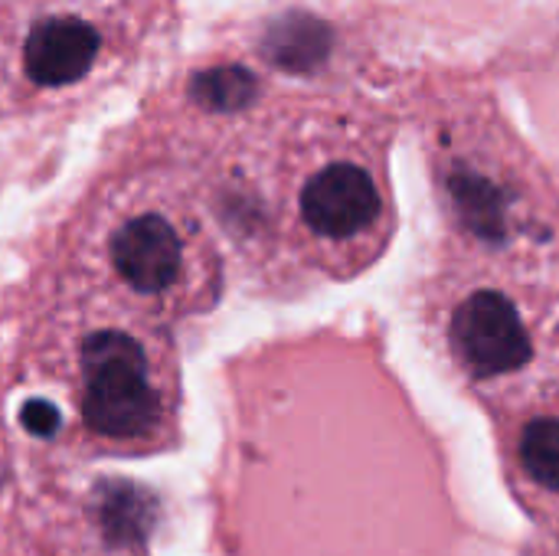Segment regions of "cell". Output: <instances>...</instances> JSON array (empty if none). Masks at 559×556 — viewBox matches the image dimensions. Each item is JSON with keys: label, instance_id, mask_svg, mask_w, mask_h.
<instances>
[{"label": "cell", "instance_id": "obj_6", "mask_svg": "<svg viewBox=\"0 0 559 556\" xmlns=\"http://www.w3.org/2000/svg\"><path fill=\"white\" fill-rule=\"evenodd\" d=\"M331 46V33L314 16H285L265 33V56L285 69H314Z\"/></svg>", "mask_w": 559, "mask_h": 556}, {"label": "cell", "instance_id": "obj_5", "mask_svg": "<svg viewBox=\"0 0 559 556\" xmlns=\"http://www.w3.org/2000/svg\"><path fill=\"white\" fill-rule=\"evenodd\" d=\"M98 33L79 16L39 20L23 43V69L36 85H69L82 79L98 56Z\"/></svg>", "mask_w": 559, "mask_h": 556}, {"label": "cell", "instance_id": "obj_4", "mask_svg": "<svg viewBox=\"0 0 559 556\" xmlns=\"http://www.w3.org/2000/svg\"><path fill=\"white\" fill-rule=\"evenodd\" d=\"M108 259L134 292L160 295L180 275L183 242L164 216L144 213L118 226L108 246Z\"/></svg>", "mask_w": 559, "mask_h": 556}, {"label": "cell", "instance_id": "obj_3", "mask_svg": "<svg viewBox=\"0 0 559 556\" xmlns=\"http://www.w3.org/2000/svg\"><path fill=\"white\" fill-rule=\"evenodd\" d=\"M380 213L377 184L364 167L331 164L314 174L301 190L305 223L328 239H350L373 226Z\"/></svg>", "mask_w": 559, "mask_h": 556}, {"label": "cell", "instance_id": "obj_2", "mask_svg": "<svg viewBox=\"0 0 559 556\" xmlns=\"http://www.w3.org/2000/svg\"><path fill=\"white\" fill-rule=\"evenodd\" d=\"M452 334L462 360L481 377H501L531 360V334L511 298L501 292H475L462 301Z\"/></svg>", "mask_w": 559, "mask_h": 556}, {"label": "cell", "instance_id": "obj_10", "mask_svg": "<svg viewBox=\"0 0 559 556\" xmlns=\"http://www.w3.org/2000/svg\"><path fill=\"white\" fill-rule=\"evenodd\" d=\"M20 419H23V429H26L29 436H36V439H49V436H56V429H59V413H56L46 400H29V403L23 406Z\"/></svg>", "mask_w": 559, "mask_h": 556}, {"label": "cell", "instance_id": "obj_9", "mask_svg": "<svg viewBox=\"0 0 559 556\" xmlns=\"http://www.w3.org/2000/svg\"><path fill=\"white\" fill-rule=\"evenodd\" d=\"M459 197H462L465 216L472 220V226L478 233H485V236L501 233V210L485 180H459Z\"/></svg>", "mask_w": 559, "mask_h": 556}, {"label": "cell", "instance_id": "obj_8", "mask_svg": "<svg viewBox=\"0 0 559 556\" xmlns=\"http://www.w3.org/2000/svg\"><path fill=\"white\" fill-rule=\"evenodd\" d=\"M521 462L540 488L559 492V419L544 416L524 429Z\"/></svg>", "mask_w": 559, "mask_h": 556}, {"label": "cell", "instance_id": "obj_1", "mask_svg": "<svg viewBox=\"0 0 559 556\" xmlns=\"http://www.w3.org/2000/svg\"><path fill=\"white\" fill-rule=\"evenodd\" d=\"M82 419L111 442H134L157 423V390L144 347L124 331H98L79 351Z\"/></svg>", "mask_w": 559, "mask_h": 556}, {"label": "cell", "instance_id": "obj_7", "mask_svg": "<svg viewBox=\"0 0 559 556\" xmlns=\"http://www.w3.org/2000/svg\"><path fill=\"white\" fill-rule=\"evenodd\" d=\"M255 75L242 66H216L190 82L193 102H200L210 111H239L255 98Z\"/></svg>", "mask_w": 559, "mask_h": 556}]
</instances>
